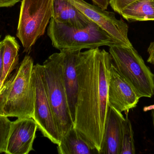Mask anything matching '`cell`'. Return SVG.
<instances>
[{"instance_id":"obj_17","label":"cell","mask_w":154,"mask_h":154,"mask_svg":"<svg viewBox=\"0 0 154 154\" xmlns=\"http://www.w3.org/2000/svg\"><path fill=\"white\" fill-rule=\"evenodd\" d=\"M128 113H125L126 117L122 125L120 154H136L134 130L131 121L128 118Z\"/></svg>"},{"instance_id":"obj_11","label":"cell","mask_w":154,"mask_h":154,"mask_svg":"<svg viewBox=\"0 0 154 154\" xmlns=\"http://www.w3.org/2000/svg\"><path fill=\"white\" fill-rule=\"evenodd\" d=\"M125 119L121 112L109 105L99 154H120L122 125Z\"/></svg>"},{"instance_id":"obj_7","label":"cell","mask_w":154,"mask_h":154,"mask_svg":"<svg viewBox=\"0 0 154 154\" xmlns=\"http://www.w3.org/2000/svg\"><path fill=\"white\" fill-rule=\"evenodd\" d=\"M42 65L37 63L33 66L32 70V82L34 95L32 118L42 135L58 145L61 142V138L45 90L42 79Z\"/></svg>"},{"instance_id":"obj_18","label":"cell","mask_w":154,"mask_h":154,"mask_svg":"<svg viewBox=\"0 0 154 154\" xmlns=\"http://www.w3.org/2000/svg\"><path fill=\"white\" fill-rule=\"evenodd\" d=\"M11 123L7 117L0 115V154L6 150Z\"/></svg>"},{"instance_id":"obj_14","label":"cell","mask_w":154,"mask_h":154,"mask_svg":"<svg viewBox=\"0 0 154 154\" xmlns=\"http://www.w3.org/2000/svg\"><path fill=\"white\" fill-rule=\"evenodd\" d=\"M57 149L59 154H99L84 141L74 127L62 137Z\"/></svg>"},{"instance_id":"obj_24","label":"cell","mask_w":154,"mask_h":154,"mask_svg":"<svg viewBox=\"0 0 154 154\" xmlns=\"http://www.w3.org/2000/svg\"><path fill=\"white\" fill-rule=\"evenodd\" d=\"M153 96H154V92ZM143 111L144 112L152 111V118L153 124L154 128V105H152L149 106L145 107L143 108Z\"/></svg>"},{"instance_id":"obj_5","label":"cell","mask_w":154,"mask_h":154,"mask_svg":"<svg viewBox=\"0 0 154 154\" xmlns=\"http://www.w3.org/2000/svg\"><path fill=\"white\" fill-rule=\"evenodd\" d=\"M109 53L118 71L140 98H152L154 92V74L134 47L115 44Z\"/></svg>"},{"instance_id":"obj_21","label":"cell","mask_w":154,"mask_h":154,"mask_svg":"<svg viewBox=\"0 0 154 154\" xmlns=\"http://www.w3.org/2000/svg\"><path fill=\"white\" fill-rule=\"evenodd\" d=\"M94 5L98 6L103 10H106L109 5L110 0H91Z\"/></svg>"},{"instance_id":"obj_16","label":"cell","mask_w":154,"mask_h":154,"mask_svg":"<svg viewBox=\"0 0 154 154\" xmlns=\"http://www.w3.org/2000/svg\"><path fill=\"white\" fill-rule=\"evenodd\" d=\"M120 14L128 21L154 20V7L151 0H136Z\"/></svg>"},{"instance_id":"obj_3","label":"cell","mask_w":154,"mask_h":154,"mask_svg":"<svg viewBox=\"0 0 154 154\" xmlns=\"http://www.w3.org/2000/svg\"><path fill=\"white\" fill-rule=\"evenodd\" d=\"M45 90L58 131L62 138L74 127L64 80L63 53L50 55L42 65Z\"/></svg>"},{"instance_id":"obj_23","label":"cell","mask_w":154,"mask_h":154,"mask_svg":"<svg viewBox=\"0 0 154 154\" xmlns=\"http://www.w3.org/2000/svg\"><path fill=\"white\" fill-rule=\"evenodd\" d=\"M3 51V43L2 41L1 40V36H0V89L2 86L1 79H2V73Z\"/></svg>"},{"instance_id":"obj_6","label":"cell","mask_w":154,"mask_h":154,"mask_svg":"<svg viewBox=\"0 0 154 154\" xmlns=\"http://www.w3.org/2000/svg\"><path fill=\"white\" fill-rule=\"evenodd\" d=\"M53 0H22L16 36L28 52L44 35L52 16Z\"/></svg>"},{"instance_id":"obj_15","label":"cell","mask_w":154,"mask_h":154,"mask_svg":"<svg viewBox=\"0 0 154 154\" xmlns=\"http://www.w3.org/2000/svg\"><path fill=\"white\" fill-rule=\"evenodd\" d=\"M3 51L2 55V73L1 82L2 86L10 77L14 70L19 66L20 46L15 37L6 35L2 40Z\"/></svg>"},{"instance_id":"obj_19","label":"cell","mask_w":154,"mask_h":154,"mask_svg":"<svg viewBox=\"0 0 154 154\" xmlns=\"http://www.w3.org/2000/svg\"><path fill=\"white\" fill-rule=\"evenodd\" d=\"M136 0H110L109 5L115 11L121 14L123 10Z\"/></svg>"},{"instance_id":"obj_22","label":"cell","mask_w":154,"mask_h":154,"mask_svg":"<svg viewBox=\"0 0 154 154\" xmlns=\"http://www.w3.org/2000/svg\"><path fill=\"white\" fill-rule=\"evenodd\" d=\"M19 2L20 0H0V8L12 7Z\"/></svg>"},{"instance_id":"obj_4","label":"cell","mask_w":154,"mask_h":154,"mask_svg":"<svg viewBox=\"0 0 154 154\" xmlns=\"http://www.w3.org/2000/svg\"><path fill=\"white\" fill-rule=\"evenodd\" d=\"M47 33L52 46L60 51L90 49L118 45L110 35L93 22L87 27L77 28L58 22L51 18Z\"/></svg>"},{"instance_id":"obj_20","label":"cell","mask_w":154,"mask_h":154,"mask_svg":"<svg viewBox=\"0 0 154 154\" xmlns=\"http://www.w3.org/2000/svg\"><path fill=\"white\" fill-rule=\"evenodd\" d=\"M147 53L148 54L147 62L154 65V41L149 45L147 49Z\"/></svg>"},{"instance_id":"obj_8","label":"cell","mask_w":154,"mask_h":154,"mask_svg":"<svg viewBox=\"0 0 154 154\" xmlns=\"http://www.w3.org/2000/svg\"><path fill=\"white\" fill-rule=\"evenodd\" d=\"M68 1L91 21L110 35L118 45L133 47L128 38V25L122 19H116L114 12L103 10L84 0Z\"/></svg>"},{"instance_id":"obj_13","label":"cell","mask_w":154,"mask_h":154,"mask_svg":"<svg viewBox=\"0 0 154 154\" xmlns=\"http://www.w3.org/2000/svg\"><path fill=\"white\" fill-rule=\"evenodd\" d=\"M52 18L77 28L87 27L92 22L68 0H53Z\"/></svg>"},{"instance_id":"obj_2","label":"cell","mask_w":154,"mask_h":154,"mask_svg":"<svg viewBox=\"0 0 154 154\" xmlns=\"http://www.w3.org/2000/svg\"><path fill=\"white\" fill-rule=\"evenodd\" d=\"M33 60L26 55L14 72L0 89V115L18 118H32L34 90L32 82Z\"/></svg>"},{"instance_id":"obj_12","label":"cell","mask_w":154,"mask_h":154,"mask_svg":"<svg viewBox=\"0 0 154 154\" xmlns=\"http://www.w3.org/2000/svg\"><path fill=\"white\" fill-rule=\"evenodd\" d=\"M81 50H61L64 59V80L68 102L73 122L75 116L76 104L78 90L76 64Z\"/></svg>"},{"instance_id":"obj_9","label":"cell","mask_w":154,"mask_h":154,"mask_svg":"<svg viewBox=\"0 0 154 154\" xmlns=\"http://www.w3.org/2000/svg\"><path fill=\"white\" fill-rule=\"evenodd\" d=\"M109 105L119 112H129L136 107L141 98L132 86L118 71L111 62L108 81Z\"/></svg>"},{"instance_id":"obj_1","label":"cell","mask_w":154,"mask_h":154,"mask_svg":"<svg viewBox=\"0 0 154 154\" xmlns=\"http://www.w3.org/2000/svg\"><path fill=\"white\" fill-rule=\"evenodd\" d=\"M112 58L99 48L81 52L77 61L78 90L74 127L98 153L109 104L108 81Z\"/></svg>"},{"instance_id":"obj_10","label":"cell","mask_w":154,"mask_h":154,"mask_svg":"<svg viewBox=\"0 0 154 154\" xmlns=\"http://www.w3.org/2000/svg\"><path fill=\"white\" fill-rule=\"evenodd\" d=\"M38 126L32 118H18L12 122L6 150L8 154H28L33 151Z\"/></svg>"}]
</instances>
